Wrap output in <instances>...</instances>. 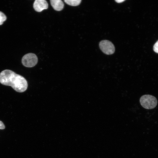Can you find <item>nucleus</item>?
Segmentation results:
<instances>
[{
  "mask_svg": "<svg viewBox=\"0 0 158 158\" xmlns=\"http://www.w3.org/2000/svg\"><path fill=\"white\" fill-rule=\"evenodd\" d=\"M0 83L11 86L16 91L22 92L25 91L28 86L27 82L22 76L9 70H5L0 73Z\"/></svg>",
  "mask_w": 158,
  "mask_h": 158,
  "instance_id": "obj_1",
  "label": "nucleus"
},
{
  "mask_svg": "<svg viewBox=\"0 0 158 158\" xmlns=\"http://www.w3.org/2000/svg\"><path fill=\"white\" fill-rule=\"evenodd\" d=\"M141 105L144 108L151 109L157 106V101L156 98L150 95H145L142 96L140 100Z\"/></svg>",
  "mask_w": 158,
  "mask_h": 158,
  "instance_id": "obj_2",
  "label": "nucleus"
},
{
  "mask_svg": "<svg viewBox=\"0 0 158 158\" xmlns=\"http://www.w3.org/2000/svg\"><path fill=\"white\" fill-rule=\"evenodd\" d=\"M38 59L34 54L29 53L24 55L22 59V62L24 66L27 67H32L37 63Z\"/></svg>",
  "mask_w": 158,
  "mask_h": 158,
  "instance_id": "obj_3",
  "label": "nucleus"
},
{
  "mask_svg": "<svg viewBox=\"0 0 158 158\" xmlns=\"http://www.w3.org/2000/svg\"><path fill=\"white\" fill-rule=\"evenodd\" d=\"M101 50L104 54L107 55L113 54L115 50V47L113 44L107 40H103L99 43Z\"/></svg>",
  "mask_w": 158,
  "mask_h": 158,
  "instance_id": "obj_4",
  "label": "nucleus"
},
{
  "mask_svg": "<svg viewBox=\"0 0 158 158\" xmlns=\"http://www.w3.org/2000/svg\"><path fill=\"white\" fill-rule=\"evenodd\" d=\"M48 6V4L45 0H35L33 5L34 9L38 12H41L44 10L47 9Z\"/></svg>",
  "mask_w": 158,
  "mask_h": 158,
  "instance_id": "obj_5",
  "label": "nucleus"
},
{
  "mask_svg": "<svg viewBox=\"0 0 158 158\" xmlns=\"http://www.w3.org/2000/svg\"><path fill=\"white\" fill-rule=\"evenodd\" d=\"M50 4L55 10L59 11L62 10L64 7V4L61 0H51Z\"/></svg>",
  "mask_w": 158,
  "mask_h": 158,
  "instance_id": "obj_6",
  "label": "nucleus"
},
{
  "mask_svg": "<svg viewBox=\"0 0 158 158\" xmlns=\"http://www.w3.org/2000/svg\"><path fill=\"white\" fill-rule=\"evenodd\" d=\"M64 1L67 4L73 6H76L79 5L81 0H64Z\"/></svg>",
  "mask_w": 158,
  "mask_h": 158,
  "instance_id": "obj_7",
  "label": "nucleus"
},
{
  "mask_svg": "<svg viewBox=\"0 0 158 158\" xmlns=\"http://www.w3.org/2000/svg\"><path fill=\"white\" fill-rule=\"evenodd\" d=\"M6 17L5 14L0 11V25H2L6 19Z\"/></svg>",
  "mask_w": 158,
  "mask_h": 158,
  "instance_id": "obj_8",
  "label": "nucleus"
},
{
  "mask_svg": "<svg viewBox=\"0 0 158 158\" xmlns=\"http://www.w3.org/2000/svg\"><path fill=\"white\" fill-rule=\"evenodd\" d=\"M154 51L158 53V40L155 43L153 46Z\"/></svg>",
  "mask_w": 158,
  "mask_h": 158,
  "instance_id": "obj_9",
  "label": "nucleus"
},
{
  "mask_svg": "<svg viewBox=\"0 0 158 158\" xmlns=\"http://www.w3.org/2000/svg\"><path fill=\"white\" fill-rule=\"evenodd\" d=\"M5 128V126L3 123L0 121V129H4Z\"/></svg>",
  "mask_w": 158,
  "mask_h": 158,
  "instance_id": "obj_10",
  "label": "nucleus"
},
{
  "mask_svg": "<svg viewBox=\"0 0 158 158\" xmlns=\"http://www.w3.org/2000/svg\"><path fill=\"white\" fill-rule=\"evenodd\" d=\"M125 1V0H115V1L118 3H121L124 1Z\"/></svg>",
  "mask_w": 158,
  "mask_h": 158,
  "instance_id": "obj_11",
  "label": "nucleus"
}]
</instances>
